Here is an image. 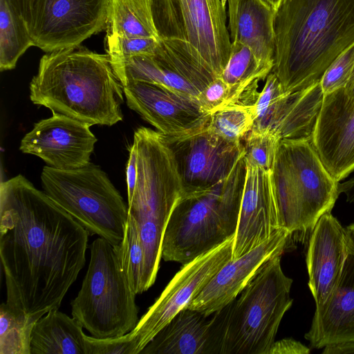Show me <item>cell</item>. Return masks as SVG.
<instances>
[{"instance_id": "5bb4252c", "label": "cell", "mask_w": 354, "mask_h": 354, "mask_svg": "<svg viewBox=\"0 0 354 354\" xmlns=\"http://www.w3.org/2000/svg\"><path fill=\"white\" fill-rule=\"evenodd\" d=\"M128 106L166 137L179 138L207 127L211 114L196 97L145 82L124 86Z\"/></svg>"}, {"instance_id": "1f68e13d", "label": "cell", "mask_w": 354, "mask_h": 354, "mask_svg": "<svg viewBox=\"0 0 354 354\" xmlns=\"http://www.w3.org/2000/svg\"><path fill=\"white\" fill-rule=\"evenodd\" d=\"M281 140L270 130H250L242 140L245 165L271 171Z\"/></svg>"}, {"instance_id": "836d02e7", "label": "cell", "mask_w": 354, "mask_h": 354, "mask_svg": "<svg viewBox=\"0 0 354 354\" xmlns=\"http://www.w3.org/2000/svg\"><path fill=\"white\" fill-rule=\"evenodd\" d=\"M160 44V39L122 37L106 35L105 49L112 66L138 55H153Z\"/></svg>"}, {"instance_id": "30bf717a", "label": "cell", "mask_w": 354, "mask_h": 354, "mask_svg": "<svg viewBox=\"0 0 354 354\" xmlns=\"http://www.w3.org/2000/svg\"><path fill=\"white\" fill-rule=\"evenodd\" d=\"M160 39L185 43L217 78L228 62L231 41L224 0H151Z\"/></svg>"}, {"instance_id": "7a4b0ae2", "label": "cell", "mask_w": 354, "mask_h": 354, "mask_svg": "<svg viewBox=\"0 0 354 354\" xmlns=\"http://www.w3.org/2000/svg\"><path fill=\"white\" fill-rule=\"evenodd\" d=\"M274 31L272 72L285 93L306 89L354 44V0H283Z\"/></svg>"}, {"instance_id": "ac0fdd59", "label": "cell", "mask_w": 354, "mask_h": 354, "mask_svg": "<svg viewBox=\"0 0 354 354\" xmlns=\"http://www.w3.org/2000/svg\"><path fill=\"white\" fill-rule=\"evenodd\" d=\"M281 228L271 171L246 165L232 259L254 249Z\"/></svg>"}, {"instance_id": "b9f144b4", "label": "cell", "mask_w": 354, "mask_h": 354, "mask_svg": "<svg viewBox=\"0 0 354 354\" xmlns=\"http://www.w3.org/2000/svg\"><path fill=\"white\" fill-rule=\"evenodd\" d=\"M24 19L26 17L29 0H10ZM25 21V20H24Z\"/></svg>"}, {"instance_id": "60d3db41", "label": "cell", "mask_w": 354, "mask_h": 354, "mask_svg": "<svg viewBox=\"0 0 354 354\" xmlns=\"http://www.w3.org/2000/svg\"><path fill=\"white\" fill-rule=\"evenodd\" d=\"M322 353H323V354L354 353V344L326 346L324 348Z\"/></svg>"}, {"instance_id": "ab89813d", "label": "cell", "mask_w": 354, "mask_h": 354, "mask_svg": "<svg viewBox=\"0 0 354 354\" xmlns=\"http://www.w3.org/2000/svg\"><path fill=\"white\" fill-rule=\"evenodd\" d=\"M338 193L340 195L344 194L346 196V201L354 203V177L343 183H338Z\"/></svg>"}, {"instance_id": "4dcf8cb0", "label": "cell", "mask_w": 354, "mask_h": 354, "mask_svg": "<svg viewBox=\"0 0 354 354\" xmlns=\"http://www.w3.org/2000/svg\"><path fill=\"white\" fill-rule=\"evenodd\" d=\"M136 295L144 292L145 253L134 219L128 215L124 237L114 246Z\"/></svg>"}, {"instance_id": "52a82bcc", "label": "cell", "mask_w": 354, "mask_h": 354, "mask_svg": "<svg viewBox=\"0 0 354 354\" xmlns=\"http://www.w3.org/2000/svg\"><path fill=\"white\" fill-rule=\"evenodd\" d=\"M281 228L312 231L339 197L337 181L310 139H281L271 169Z\"/></svg>"}, {"instance_id": "2e32d148", "label": "cell", "mask_w": 354, "mask_h": 354, "mask_svg": "<svg viewBox=\"0 0 354 354\" xmlns=\"http://www.w3.org/2000/svg\"><path fill=\"white\" fill-rule=\"evenodd\" d=\"M311 142L337 181L354 171V100L344 88L324 95Z\"/></svg>"}, {"instance_id": "d6a6232c", "label": "cell", "mask_w": 354, "mask_h": 354, "mask_svg": "<svg viewBox=\"0 0 354 354\" xmlns=\"http://www.w3.org/2000/svg\"><path fill=\"white\" fill-rule=\"evenodd\" d=\"M285 94L277 77L271 72L254 102L255 119L251 130L274 131L277 115Z\"/></svg>"}, {"instance_id": "ffe728a7", "label": "cell", "mask_w": 354, "mask_h": 354, "mask_svg": "<svg viewBox=\"0 0 354 354\" xmlns=\"http://www.w3.org/2000/svg\"><path fill=\"white\" fill-rule=\"evenodd\" d=\"M304 337L317 349L354 344V250L351 247L337 284L326 301L315 308Z\"/></svg>"}, {"instance_id": "74e56055", "label": "cell", "mask_w": 354, "mask_h": 354, "mask_svg": "<svg viewBox=\"0 0 354 354\" xmlns=\"http://www.w3.org/2000/svg\"><path fill=\"white\" fill-rule=\"evenodd\" d=\"M308 347L292 338L274 342L268 354H308Z\"/></svg>"}, {"instance_id": "44dd1931", "label": "cell", "mask_w": 354, "mask_h": 354, "mask_svg": "<svg viewBox=\"0 0 354 354\" xmlns=\"http://www.w3.org/2000/svg\"><path fill=\"white\" fill-rule=\"evenodd\" d=\"M217 313L184 308L145 346L142 354H218Z\"/></svg>"}, {"instance_id": "f6af8a7d", "label": "cell", "mask_w": 354, "mask_h": 354, "mask_svg": "<svg viewBox=\"0 0 354 354\" xmlns=\"http://www.w3.org/2000/svg\"><path fill=\"white\" fill-rule=\"evenodd\" d=\"M274 10H277L283 0H261Z\"/></svg>"}, {"instance_id": "7bdbcfd3", "label": "cell", "mask_w": 354, "mask_h": 354, "mask_svg": "<svg viewBox=\"0 0 354 354\" xmlns=\"http://www.w3.org/2000/svg\"><path fill=\"white\" fill-rule=\"evenodd\" d=\"M344 88L348 97L354 100V67L351 77Z\"/></svg>"}, {"instance_id": "8d00e7d4", "label": "cell", "mask_w": 354, "mask_h": 354, "mask_svg": "<svg viewBox=\"0 0 354 354\" xmlns=\"http://www.w3.org/2000/svg\"><path fill=\"white\" fill-rule=\"evenodd\" d=\"M197 98L203 109L210 114L234 104L230 86L221 77L211 82Z\"/></svg>"}, {"instance_id": "ee69618b", "label": "cell", "mask_w": 354, "mask_h": 354, "mask_svg": "<svg viewBox=\"0 0 354 354\" xmlns=\"http://www.w3.org/2000/svg\"><path fill=\"white\" fill-rule=\"evenodd\" d=\"M350 247L354 250V223L347 226L346 228Z\"/></svg>"}, {"instance_id": "f35d334b", "label": "cell", "mask_w": 354, "mask_h": 354, "mask_svg": "<svg viewBox=\"0 0 354 354\" xmlns=\"http://www.w3.org/2000/svg\"><path fill=\"white\" fill-rule=\"evenodd\" d=\"M137 176V147L133 142L129 149V158L126 167V181L128 203L131 200Z\"/></svg>"}, {"instance_id": "e575fe53", "label": "cell", "mask_w": 354, "mask_h": 354, "mask_svg": "<svg viewBox=\"0 0 354 354\" xmlns=\"http://www.w3.org/2000/svg\"><path fill=\"white\" fill-rule=\"evenodd\" d=\"M354 67V44L339 54L325 71L320 80L324 95L347 84Z\"/></svg>"}, {"instance_id": "83f0119b", "label": "cell", "mask_w": 354, "mask_h": 354, "mask_svg": "<svg viewBox=\"0 0 354 354\" xmlns=\"http://www.w3.org/2000/svg\"><path fill=\"white\" fill-rule=\"evenodd\" d=\"M154 57L169 69L185 78L200 93L217 77L190 52L188 46L176 39L160 38Z\"/></svg>"}, {"instance_id": "6da1fadb", "label": "cell", "mask_w": 354, "mask_h": 354, "mask_svg": "<svg viewBox=\"0 0 354 354\" xmlns=\"http://www.w3.org/2000/svg\"><path fill=\"white\" fill-rule=\"evenodd\" d=\"M86 230L19 174L0 185L6 304L37 321L59 309L86 263Z\"/></svg>"}, {"instance_id": "3957f363", "label": "cell", "mask_w": 354, "mask_h": 354, "mask_svg": "<svg viewBox=\"0 0 354 354\" xmlns=\"http://www.w3.org/2000/svg\"><path fill=\"white\" fill-rule=\"evenodd\" d=\"M123 94L109 55L82 45L46 53L30 83L33 104L91 126L122 121Z\"/></svg>"}, {"instance_id": "603a6c76", "label": "cell", "mask_w": 354, "mask_h": 354, "mask_svg": "<svg viewBox=\"0 0 354 354\" xmlns=\"http://www.w3.org/2000/svg\"><path fill=\"white\" fill-rule=\"evenodd\" d=\"M83 328L74 317L53 309L34 325L31 354H86Z\"/></svg>"}, {"instance_id": "484cf974", "label": "cell", "mask_w": 354, "mask_h": 354, "mask_svg": "<svg viewBox=\"0 0 354 354\" xmlns=\"http://www.w3.org/2000/svg\"><path fill=\"white\" fill-rule=\"evenodd\" d=\"M106 33L159 39L151 0H110Z\"/></svg>"}, {"instance_id": "bcb514c9", "label": "cell", "mask_w": 354, "mask_h": 354, "mask_svg": "<svg viewBox=\"0 0 354 354\" xmlns=\"http://www.w3.org/2000/svg\"><path fill=\"white\" fill-rule=\"evenodd\" d=\"M225 1H226V3H227L228 2L232 1V0H224Z\"/></svg>"}, {"instance_id": "cb8c5ba5", "label": "cell", "mask_w": 354, "mask_h": 354, "mask_svg": "<svg viewBox=\"0 0 354 354\" xmlns=\"http://www.w3.org/2000/svg\"><path fill=\"white\" fill-rule=\"evenodd\" d=\"M272 66L261 62L247 46L231 42L228 62L221 78L230 86L234 104H248L252 95L257 97L255 88L260 80L266 79Z\"/></svg>"}, {"instance_id": "f546056e", "label": "cell", "mask_w": 354, "mask_h": 354, "mask_svg": "<svg viewBox=\"0 0 354 354\" xmlns=\"http://www.w3.org/2000/svg\"><path fill=\"white\" fill-rule=\"evenodd\" d=\"M255 119L253 104H233L211 113L207 128L232 142L241 143L251 130Z\"/></svg>"}, {"instance_id": "f1b7e54d", "label": "cell", "mask_w": 354, "mask_h": 354, "mask_svg": "<svg viewBox=\"0 0 354 354\" xmlns=\"http://www.w3.org/2000/svg\"><path fill=\"white\" fill-rule=\"evenodd\" d=\"M36 322L2 303L0 307V354H31V335Z\"/></svg>"}, {"instance_id": "4fadbf2b", "label": "cell", "mask_w": 354, "mask_h": 354, "mask_svg": "<svg viewBox=\"0 0 354 354\" xmlns=\"http://www.w3.org/2000/svg\"><path fill=\"white\" fill-rule=\"evenodd\" d=\"M165 138L175 158L183 193L205 189L225 180L243 156L242 142H230L207 127L186 136Z\"/></svg>"}, {"instance_id": "ba28073f", "label": "cell", "mask_w": 354, "mask_h": 354, "mask_svg": "<svg viewBox=\"0 0 354 354\" xmlns=\"http://www.w3.org/2000/svg\"><path fill=\"white\" fill-rule=\"evenodd\" d=\"M90 261L71 314L97 338L122 336L138 322L133 292L114 246L99 237L89 246Z\"/></svg>"}, {"instance_id": "d590c367", "label": "cell", "mask_w": 354, "mask_h": 354, "mask_svg": "<svg viewBox=\"0 0 354 354\" xmlns=\"http://www.w3.org/2000/svg\"><path fill=\"white\" fill-rule=\"evenodd\" d=\"M86 354H135V346L128 333L112 338L85 335Z\"/></svg>"}, {"instance_id": "e0dca14e", "label": "cell", "mask_w": 354, "mask_h": 354, "mask_svg": "<svg viewBox=\"0 0 354 354\" xmlns=\"http://www.w3.org/2000/svg\"><path fill=\"white\" fill-rule=\"evenodd\" d=\"M291 234L284 228L241 257L231 259L190 301L187 308L209 316L235 299L259 268L272 257L283 254Z\"/></svg>"}, {"instance_id": "7c38bea8", "label": "cell", "mask_w": 354, "mask_h": 354, "mask_svg": "<svg viewBox=\"0 0 354 354\" xmlns=\"http://www.w3.org/2000/svg\"><path fill=\"white\" fill-rule=\"evenodd\" d=\"M234 236L183 265L160 297L129 334L140 353L154 336L232 259Z\"/></svg>"}, {"instance_id": "8992f818", "label": "cell", "mask_w": 354, "mask_h": 354, "mask_svg": "<svg viewBox=\"0 0 354 354\" xmlns=\"http://www.w3.org/2000/svg\"><path fill=\"white\" fill-rule=\"evenodd\" d=\"M281 254L266 261L239 293L217 311L218 354H268L292 304V279L283 272Z\"/></svg>"}, {"instance_id": "d4e9b609", "label": "cell", "mask_w": 354, "mask_h": 354, "mask_svg": "<svg viewBox=\"0 0 354 354\" xmlns=\"http://www.w3.org/2000/svg\"><path fill=\"white\" fill-rule=\"evenodd\" d=\"M123 86L131 82H145L198 97L200 91L185 78L161 64L153 55L132 56L113 66Z\"/></svg>"}, {"instance_id": "5b68a950", "label": "cell", "mask_w": 354, "mask_h": 354, "mask_svg": "<svg viewBox=\"0 0 354 354\" xmlns=\"http://www.w3.org/2000/svg\"><path fill=\"white\" fill-rule=\"evenodd\" d=\"M245 174L243 156L225 180L183 194L165 230L163 260L184 265L235 236Z\"/></svg>"}, {"instance_id": "277c9868", "label": "cell", "mask_w": 354, "mask_h": 354, "mask_svg": "<svg viewBox=\"0 0 354 354\" xmlns=\"http://www.w3.org/2000/svg\"><path fill=\"white\" fill-rule=\"evenodd\" d=\"M133 142L137 147V176L127 204L128 215L136 223L145 253V292L156 281L165 230L183 187L174 154L161 133L142 131L135 135Z\"/></svg>"}, {"instance_id": "9a60e30c", "label": "cell", "mask_w": 354, "mask_h": 354, "mask_svg": "<svg viewBox=\"0 0 354 354\" xmlns=\"http://www.w3.org/2000/svg\"><path fill=\"white\" fill-rule=\"evenodd\" d=\"M91 125L66 115L53 113L35 123L22 138V153L41 158L48 166L72 169L88 165L97 138Z\"/></svg>"}, {"instance_id": "d6986e66", "label": "cell", "mask_w": 354, "mask_h": 354, "mask_svg": "<svg viewBox=\"0 0 354 354\" xmlns=\"http://www.w3.org/2000/svg\"><path fill=\"white\" fill-rule=\"evenodd\" d=\"M349 250L346 229L331 212L323 214L311 231L306 257L315 308L326 301L337 284Z\"/></svg>"}, {"instance_id": "8fae6325", "label": "cell", "mask_w": 354, "mask_h": 354, "mask_svg": "<svg viewBox=\"0 0 354 354\" xmlns=\"http://www.w3.org/2000/svg\"><path fill=\"white\" fill-rule=\"evenodd\" d=\"M110 0H29L24 19L34 46L52 53L106 30Z\"/></svg>"}, {"instance_id": "9c48e42d", "label": "cell", "mask_w": 354, "mask_h": 354, "mask_svg": "<svg viewBox=\"0 0 354 354\" xmlns=\"http://www.w3.org/2000/svg\"><path fill=\"white\" fill-rule=\"evenodd\" d=\"M43 191L74 217L88 232L113 246L122 242L128 205L98 166L58 169L48 165L41 174Z\"/></svg>"}, {"instance_id": "4316f807", "label": "cell", "mask_w": 354, "mask_h": 354, "mask_svg": "<svg viewBox=\"0 0 354 354\" xmlns=\"http://www.w3.org/2000/svg\"><path fill=\"white\" fill-rule=\"evenodd\" d=\"M32 46L24 18L10 0H0V70L15 68L19 57Z\"/></svg>"}, {"instance_id": "7402d4cb", "label": "cell", "mask_w": 354, "mask_h": 354, "mask_svg": "<svg viewBox=\"0 0 354 354\" xmlns=\"http://www.w3.org/2000/svg\"><path fill=\"white\" fill-rule=\"evenodd\" d=\"M227 4L231 42L248 46L261 62L274 66L275 10L261 0H232Z\"/></svg>"}]
</instances>
